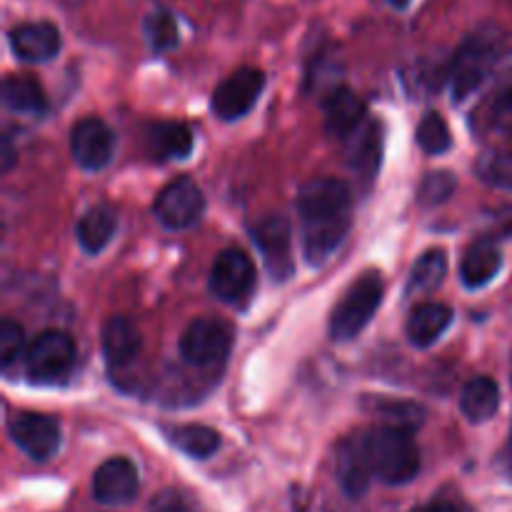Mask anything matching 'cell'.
<instances>
[{
  "mask_svg": "<svg viewBox=\"0 0 512 512\" xmlns=\"http://www.w3.org/2000/svg\"><path fill=\"white\" fill-rule=\"evenodd\" d=\"M373 473L388 485H405L420 473V450L410 430L380 425L365 433Z\"/></svg>",
  "mask_w": 512,
  "mask_h": 512,
  "instance_id": "obj_2",
  "label": "cell"
},
{
  "mask_svg": "<svg viewBox=\"0 0 512 512\" xmlns=\"http://www.w3.org/2000/svg\"><path fill=\"white\" fill-rule=\"evenodd\" d=\"M70 150L83 170H100L110 163L115 150L113 130L100 118H83L73 125Z\"/></svg>",
  "mask_w": 512,
  "mask_h": 512,
  "instance_id": "obj_12",
  "label": "cell"
},
{
  "mask_svg": "<svg viewBox=\"0 0 512 512\" xmlns=\"http://www.w3.org/2000/svg\"><path fill=\"white\" fill-rule=\"evenodd\" d=\"M10 440L33 460H48L60 448V428L50 415L18 413L8 425Z\"/></svg>",
  "mask_w": 512,
  "mask_h": 512,
  "instance_id": "obj_11",
  "label": "cell"
},
{
  "mask_svg": "<svg viewBox=\"0 0 512 512\" xmlns=\"http://www.w3.org/2000/svg\"><path fill=\"white\" fill-rule=\"evenodd\" d=\"M150 153L160 160L188 158L193 150V133L183 123H155L148 128Z\"/></svg>",
  "mask_w": 512,
  "mask_h": 512,
  "instance_id": "obj_21",
  "label": "cell"
},
{
  "mask_svg": "<svg viewBox=\"0 0 512 512\" xmlns=\"http://www.w3.org/2000/svg\"><path fill=\"white\" fill-rule=\"evenodd\" d=\"M450 323H453V310L448 305L425 303L410 313L405 333L415 348H428L435 340H440V335L450 328Z\"/></svg>",
  "mask_w": 512,
  "mask_h": 512,
  "instance_id": "obj_19",
  "label": "cell"
},
{
  "mask_svg": "<svg viewBox=\"0 0 512 512\" xmlns=\"http://www.w3.org/2000/svg\"><path fill=\"white\" fill-rule=\"evenodd\" d=\"M368 405L375 410V413H380L383 418H388L390 425H395V428L413 430L423 423V408L415 403H405V400L403 403H398V400L378 398Z\"/></svg>",
  "mask_w": 512,
  "mask_h": 512,
  "instance_id": "obj_29",
  "label": "cell"
},
{
  "mask_svg": "<svg viewBox=\"0 0 512 512\" xmlns=\"http://www.w3.org/2000/svg\"><path fill=\"white\" fill-rule=\"evenodd\" d=\"M345 143H348L350 168L360 180L373 183L383 160V128L368 118L350 138H345Z\"/></svg>",
  "mask_w": 512,
  "mask_h": 512,
  "instance_id": "obj_17",
  "label": "cell"
},
{
  "mask_svg": "<svg viewBox=\"0 0 512 512\" xmlns=\"http://www.w3.org/2000/svg\"><path fill=\"white\" fill-rule=\"evenodd\" d=\"M498 55V40L485 33H475L460 45L450 65V83H453V98L465 100L485 83L495 65Z\"/></svg>",
  "mask_w": 512,
  "mask_h": 512,
  "instance_id": "obj_4",
  "label": "cell"
},
{
  "mask_svg": "<svg viewBox=\"0 0 512 512\" xmlns=\"http://www.w3.org/2000/svg\"><path fill=\"white\" fill-rule=\"evenodd\" d=\"M503 265V255L493 243H475L465 253L463 265H460V278L468 288H483L498 275Z\"/></svg>",
  "mask_w": 512,
  "mask_h": 512,
  "instance_id": "obj_23",
  "label": "cell"
},
{
  "mask_svg": "<svg viewBox=\"0 0 512 512\" xmlns=\"http://www.w3.org/2000/svg\"><path fill=\"white\" fill-rule=\"evenodd\" d=\"M205 213V198L190 178H175L155 198V218L170 230H185Z\"/></svg>",
  "mask_w": 512,
  "mask_h": 512,
  "instance_id": "obj_9",
  "label": "cell"
},
{
  "mask_svg": "<svg viewBox=\"0 0 512 512\" xmlns=\"http://www.w3.org/2000/svg\"><path fill=\"white\" fill-rule=\"evenodd\" d=\"M500 408V388L488 375H478L470 380L460 393V410L470 423H485Z\"/></svg>",
  "mask_w": 512,
  "mask_h": 512,
  "instance_id": "obj_20",
  "label": "cell"
},
{
  "mask_svg": "<svg viewBox=\"0 0 512 512\" xmlns=\"http://www.w3.org/2000/svg\"><path fill=\"white\" fill-rule=\"evenodd\" d=\"M233 325L220 318H198L180 338V358L195 368H210L228 358L233 348Z\"/></svg>",
  "mask_w": 512,
  "mask_h": 512,
  "instance_id": "obj_5",
  "label": "cell"
},
{
  "mask_svg": "<svg viewBox=\"0 0 512 512\" xmlns=\"http://www.w3.org/2000/svg\"><path fill=\"white\" fill-rule=\"evenodd\" d=\"M390 3H393V5H398V8H405V5H408L410 0H390Z\"/></svg>",
  "mask_w": 512,
  "mask_h": 512,
  "instance_id": "obj_37",
  "label": "cell"
},
{
  "mask_svg": "<svg viewBox=\"0 0 512 512\" xmlns=\"http://www.w3.org/2000/svg\"><path fill=\"white\" fill-rule=\"evenodd\" d=\"M115 228H118V223H115V215L108 208H93L78 220L75 235H78L80 248L93 255L100 253L113 240Z\"/></svg>",
  "mask_w": 512,
  "mask_h": 512,
  "instance_id": "obj_24",
  "label": "cell"
},
{
  "mask_svg": "<svg viewBox=\"0 0 512 512\" xmlns=\"http://www.w3.org/2000/svg\"><path fill=\"white\" fill-rule=\"evenodd\" d=\"M138 493V470L128 458H110L95 470L93 495L103 505L130 503Z\"/></svg>",
  "mask_w": 512,
  "mask_h": 512,
  "instance_id": "obj_13",
  "label": "cell"
},
{
  "mask_svg": "<svg viewBox=\"0 0 512 512\" xmlns=\"http://www.w3.org/2000/svg\"><path fill=\"white\" fill-rule=\"evenodd\" d=\"M323 115H325V130L335 138L345 140L368 120L365 113V103L348 88L330 90L323 98Z\"/></svg>",
  "mask_w": 512,
  "mask_h": 512,
  "instance_id": "obj_16",
  "label": "cell"
},
{
  "mask_svg": "<svg viewBox=\"0 0 512 512\" xmlns=\"http://www.w3.org/2000/svg\"><path fill=\"white\" fill-rule=\"evenodd\" d=\"M475 173H478L483 183L493 185V188L512 190V153L488 150L475 163Z\"/></svg>",
  "mask_w": 512,
  "mask_h": 512,
  "instance_id": "obj_27",
  "label": "cell"
},
{
  "mask_svg": "<svg viewBox=\"0 0 512 512\" xmlns=\"http://www.w3.org/2000/svg\"><path fill=\"white\" fill-rule=\"evenodd\" d=\"M255 265L240 248H228L215 258L210 270V293L230 305H240L255 290Z\"/></svg>",
  "mask_w": 512,
  "mask_h": 512,
  "instance_id": "obj_7",
  "label": "cell"
},
{
  "mask_svg": "<svg viewBox=\"0 0 512 512\" xmlns=\"http://www.w3.org/2000/svg\"><path fill=\"white\" fill-rule=\"evenodd\" d=\"M140 345H143V340H140L138 328L130 318L113 315L103 325V355L113 368H125V365L133 363L140 353Z\"/></svg>",
  "mask_w": 512,
  "mask_h": 512,
  "instance_id": "obj_18",
  "label": "cell"
},
{
  "mask_svg": "<svg viewBox=\"0 0 512 512\" xmlns=\"http://www.w3.org/2000/svg\"><path fill=\"white\" fill-rule=\"evenodd\" d=\"M23 350H25L23 328H20L15 320L5 318L3 323H0V363H3V368L8 370L10 365L18 363Z\"/></svg>",
  "mask_w": 512,
  "mask_h": 512,
  "instance_id": "obj_33",
  "label": "cell"
},
{
  "mask_svg": "<svg viewBox=\"0 0 512 512\" xmlns=\"http://www.w3.org/2000/svg\"><path fill=\"white\" fill-rule=\"evenodd\" d=\"M25 370L33 380H60L75 363V345L63 330H45L25 350Z\"/></svg>",
  "mask_w": 512,
  "mask_h": 512,
  "instance_id": "obj_8",
  "label": "cell"
},
{
  "mask_svg": "<svg viewBox=\"0 0 512 512\" xmlns=\"http://www.w3.org/2000/svg\"><path fill=\"white\" fill-rule=\"evenodd\" d=\"M148 512H190V510H188V505H185V500L180 498L178 493L168 490V493H160L158 498L150 503Z\"/></svg>",
  "mask_w": 512,
  "mask_h": 512,
  "instance_id": "obj_34",
  "label": "cell"
},
{
  "mask_svg": "<svg viewBox=\"0 0 512 512\" xmlns=\"http://www.w3.org/2000/svg\"><path fill=\"white\" fill-rule=\"evenodd\" d=\"M373 463H370L365 433L348 438L338 450V480L350 498H360L370 488L373 480Z\"/></svg>",
  "mask_w": 512,
  "mask_h": 512,
  "instance_id": "obj_15",
  "label": "cell"
},
{
  "mask_svg": "<svg viewBox=\"0 0 512 512\" xmlns=\"http://www.w3.org/2000/svg\"><path fill=\"white\" fill-rule=\"evenodd\" d=\"M303 253L310 265H323L338 250L353 223V193L338 178H315L300 188Z\"/></svg>",
  "mask_w": 512,
  "mask_h": 512,
  "instance_id": "obj_1",
  "label": "cell"
},
{
  "mask_svg": "<svg viewBox=\"0 0 512 512\" xmlns=\"http://www.w3.org/2000/svg\"><path fill=\"white\" fill-rule=\"evenodd\" d=\"M13 148H10V138H3V170H10L13 165Z\"/></svg>",
  "mask_w": 512,
  "mask_h": 512,
  "instance_id": "obj_35",
  "label": "cell"
},
{
  "mask_svg": "<svg viewBox=\"0 0 512 512\" xmlns=\"http://www.w3.org/2000/svg\"><path fill=\"white\" fill-rule=\"evenodd\" d=\"M418 143L425 153L430 155H443L448 153L453 145V133H450L448 123L440 113H428L423 123L418 125Z\"/></svg>",
  "mask_w": 512,
  "mask_h": 512,
  "instance_id": "obj_28",
  "label": "cell"
},
{
  "mask_svg": "<svg viewBox=\"0 0 512 512\" xmlns=\"http://www.w3.org/2000/svg\"><path fill=\"white\" fill-rule=\"evenodd\" d=\"M3 103L23 115H43L48 108L43 88L33 75H8L3 83Z\"/></svg>",
  "mask_w": 512,
  "mask_h": 512,
  "instance_id": "obj_22",
  "label": "cell"
},
{
  "mask_svg": "<svg viewBox=\"0 0 512 512\" xmlns=\"http://www.w3.org/2000/svg\"><path fill=\"white\" fill-rule=\"evenodd\" d=\"M265 88V73L258 68H240L223 80L213 93V113L223 120H238L253 110Z\"/></svg>",
  "mask_w": 512,
  "mask_h": 512,
  "instance_id": "obj_10",
  "label": "cell"
},
{
  "mask_svg": "<svg viewBox=\"0 0 512 512\" xmlns=\"http://www.w3.org/2000/svg\"><path fill=\"white\" fill-rule=\"evenodd\" d=\"M455 178L448 170H435V173L425 175V180L418 188V203L423 208H435V205L445 203L450 195L455 193Z\"/></svg>",
  "mask_w": 512,
  "mask_h": 512,
  "instance_id": "obj_30",
  "label": "cell"
},
{
  "mask_svg": "<svg viewBox=\"0 0 512 512\" xmlns=\"http://www.w3.org/2000/svg\"><path fill=\"white\" fill-rule=\"evenodd\" d=\"M420 512H458V510H455L450 503H433V505H428V508H423Z\"/></svg>",
  "mask_w": 512,
  "mask_h": 512,
  "instance_id": "obj_36",
  "label": "cell"
},
{
  "mask_svg": "<svg viewBox=\"0 0 512 512\" xmlns=\"http://www.w3.org/2000/svg\"><path fill=\"white\" fill-rule=\"evenodd\" d=\"M488 128L495 135H512V85L493 95L488 105Z\"/></svg>",
  "mask_w": 512,
  "mask_h": 512,
  "instance_id": "obj_32",
  "label": "cell"
},
{
  "mask_svg": "<svg viewBox=\"0 0 512 512\" xmlns=\"http://www.w3.org/2000/svg\"><path fill=\"white\" fill-rule=\"evenodd\" d=\"M445 273H448V255H445V250H428V253L420 255L418 263L410 270L408 293H430V290H435L443 283Z\"/></svg>",
  "mask_w": 512,
  "mask_h": 512,
  "instance_id": "obj_26",
  "label": "cell"
},
{
  "mask_svg": "<svg viewBox=\"0 0 512 512\" xmlns=\"http://www.w3.org/2000/svg\"><path fill=\"white\" fill-rule=\"evenodd\" d=\"M145 35L155 50H170L178 45V25H175L173 15L165 13V10L150 15L148 23H145Z\"/></svg>",
  "mask_w": 512,
  "mask_h": 512,
  "instance_id": "obj_31",
  "label": "cell"
},
{
  "mask_svg": "<svg viewBox=\"0 0 512 512\" xmlns=\"http://www.w3.org/2000/svg\"><path fill=\"white\" fill-rule=\"evenodd\" d=\"M385 285L383 278L375 273L363 275L350 285L348 293L338 303L330 318V335L335 340H353L365 330V325L373 320L375 310L383 303Z\"/></svg>",
  "mask_w": 512,
  "mask_h": 512,
  "instance_id": "obj_3",
  "label": "cell"
},
{
  "mask_svg": "<svg viewBox=\"0 0 512 512\" xmlns=\"http://www.w3.org/2000/svg\"><path fill=\"white\" fill-rule=\"evenodd\" d=\"M250 238L265 260V268L275 280L293 275V230L285 215H265L250 225Z\"/></svg>",
  "mask_w": 512,
  "mask_h": 512,
  "instance_id": "obj_6",
  "label": "cell"
},
{
  "mask_svg": "<svg viewBox=\"0 0 512 512\" xmlns=\"http://www.w3.org/2000/svg\"><path fill=\"white\" fill-rule=\"evenodd\" d=\"M8 40L15 58L25 60V63H45V60L55 58L60 50L58 28L53 23H45V20L18 25V28L10 30Z\"/></svg>",
  "mask_w": 512,
  "mask_h": 512,
  "instance_id": "obj_14",
  "label": "cell"
},
{
  "mask_svg": "<svg viewBox=\"0 0 512 512\" xmlns=\"http://www.w3.org/2000/svg\"><path fill=\"white\" fill-rule=\"evenodd\" d=\"M168 440L190 458H210L220 448V435L208 425H175L165 430Z\"/></svg>",
  "mask_w": 512,
  "mask_h": 512,
  "instance_id": "obj_25",
  "label": "cell"
}]
</instances>
